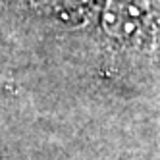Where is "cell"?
I'll list each match as a JSON object with an SVG mask.
<instances>
[{
	"instance_id": "obj_1",
	"label": "cell",
	"mask_w": 160,
	"mask_h": 160,
	"mask_svg": "<svg viewBox=\"0 0 160 160\" xmlns=\"http://www.w3.org/2000/svg\"><path fill=\"white\" fill-rule=\"evenodd\" d=\"M104 29L118 44L143 47L156 42L160 35V0H108Z\"/></svg>"
}]
</instances>
